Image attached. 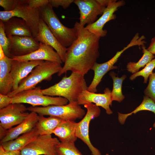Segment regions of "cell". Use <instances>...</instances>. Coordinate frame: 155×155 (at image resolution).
Wrapping results in <instances>:
<instances>
[{"instance_id":"cell-10","label":"cell","mask_w":155,"mask_h":155,"mask_svg":"<svg viewBox=\"0 0 155 155\" xmlns=\"http://www.w3.org/2000/svg\"><path fill=\"white\" fill-rule=\"evenodd\" d=\"M23 103H11L0 109V126L7 130L21 123L29 113Z\"/></svg>"},{"instance_id":"cell-21","label":"cell","mask_w":155,"mask_h":155,"mask_svg":"<svg viewBox=\"0 0 155 155\" xmlns=\"http://www.w3.org/2000/svg\"><path fill=\"white\" fill-rule=\"evenodd\" d=\"M1 21L7 37L15 36L33 37L29 28L22 19L13 17L7 20Z\"/></svg>"},{"instance_id":"cell-5","label":"cell","mask_w":155,"mask_h":155,"mask_svg":"<svg viewBox=\"0 0 155 155\" xmlns=\"http://www.w3.org/2000/svg\"><path fill=\"white\" fill-rule=\"evenodd\" d=\"M27 110L38 115H48L59 118L64 121H74L83 118L86 114L85 111L77 101L69 102L63 105H50L46 107L30 106Z\"/></svg>"},{"instance_id":"cell-18","label":"cell","mask_w":155,"mask_h":155,"mask_svg":"<svg viewBox=\"0 0 155 155\" xmlns=\"http://www.w3.org/2000/svg\"><path fill=\"white\" fill-rule=\"evenodd\" d=\"M44 61L40 60L20 61L13 59L11 71L13 80L12 91L17 89L21 81L26 77L36 66Z\"/></svg>"},{"instance_id":"cell-36","label":"cell","mask_w":155,"mask_h":155,"mask_svg":"<svg viewBox=\"0 0 155 155\" xmlns=\"http://www.w3.org/2000/svg\"><path fill=\"white\" fill-rule=\"evenodd\" d=\"M0 155H22L20 151H6L0 146Z\"/></svg>"},{"instance_id":"cell-6","label":"cell","mask_w":155,"mask_h":155,"mask_svg":"<svg viewBox=\"0 0 155 155\" xmlns=\"http://www.w3.org/2000/svg\"><path fill=\"white\" fill-rule=\"evenodd\" d=\"M40 87L22 91L11 97V103L30 104L33 106H41L63 105L68 104V100L61 97H54L43 94Z\"/></svg>"},{"instance_id":"cell-38","label":"cell","mask_w":155,"mask_h":155,"mask_svg":"<svg viewBox=\"0 0 155 155\" xmlns=\"http://www.w3.org/2000/svg\"><path fill=\"white\" fill-rule=\"evenodd\" d=\"M7 130L0 126V139L2 140L5 136Z\"/></svg>"},{"instance_id":"cell-37","label":"cell","mask_w":155,"mask_h":155,"mask_svg":"<svg viewBox=\"0 0 155 155\" xmlns=\"http://www.w3.org/2000/svg\"><path fill=\"white\" fill-rule=\"evenodd\" d=\"M147 49L153 55L155 54V36L151 40L149 46Z\"/></svg>"},{"instance_id":"cell-35","label":"cell","mask_w":155,"mask_h":155,"mask_svg":"<svg viewBox=\"0 0 155 155\" xmlns=\"http://www.w3.org/2000/svg\"><path fill=\"white\" fill-rule=\"evenodd\" d=\"M11 97L7 95L0 94V109H2L11 104Z\"/></svg>"},{"instance_id":"cell-20","label":"cell","mask_w":155,"mask_h":155,"mask_svg":"<svg viewBox=\"0 0 155 155\" xmlns=\"http://www.w3.org/2000/svg\"><path fill=\"white\" fill-rule=\"evenodd\" d=\"M13 59L6 56L0 60V94L7 95L12 91L13 80L11 74Z\"/></svg>"},{"instance_id":"cell-14","label":"cell","mask_w":155,"mask_h":155,"mask_svg":"<svg viewBox=\"0 0 155 155\" xmlns=\"http://www.w3.org/2000/svg\"><path fill=\"white\" fill-rule=\"evenodd\" d=\"M125 4L123 1L110 0L101 16L94 23L87 25L85 27L86 28L100 37L106 36L107 31L103 29L104 25L108 22L115 18L116 16L114 13L119 7Z\"/></svg>"},{"instance_id":"cell-15","label":"cell","mask_w":155,"mask_h":155,"mask_svg":"<svg viewBox=\"0 0 155 155\" xmlns=\"http://www.w3.org/2000/svg\"><path fill=\"white\" fill-rule=\"evenodd\" d=\"M104 93H96L91 92L87 90L83 91L79 95L77 102L80 105L86 104L94 103L98 106L104 108L106 113L111 115L113 113L110 106L112 105L111 91L108 88H105Z\"/></svg>"},{"instance_id":"cell-26","label":"cell","mask_w":155,"mask_h":155,"mask_svg":"<svg viewBox=\"0 0 155 155\" xmlns=\"http://www.w3.org/2000/svg\"><path fill=\"white\" fill-rule=\"evenodd\" d=\"M142 47L143 54L140 59L137 62H130L127 65L129 72L133 73L138 72L141 68L144 67L154 58V55L147 50L145 46Z\"/></svg>"},{"instance_id":"cell-33","label":"cell","mask_w":155,"mask_h":155,"mask_svg":"<svg viewBox=\"0 0 155 155\" xmlns=\"http://www.w3.org/2000/svg\"><path fill=\"white\" fill-rule=\"evenodd\" d=\"M73 0H49V2L53 7L58 8L61 6L63 9H66L74 2Z\"/></svg>"},{"instance_id":"cell-29","label":"cell","mask_w":155,"mask_h":155,"mask_svg":"<svg viewBox=\"0 0 155 155\" xmlns=\"http://www.w3.org/2000/svg\"><path fill=\"white\" fill-rule=\"evenodd\" d=\"M155 67V59H153L148 63L142 70L131 75L129 78L130 79L133 80L137 77L141 76L144 78V83H146L148 78L152 73V71Z\"/></svg>"},{"instance_id":"cell-7","label":"cell","mask_w":155,"mask_h":155,"mask_svg":"<svg viewBox=\"0 0 155 155\" xmlns=\"http://www.w3.org/2000/svg\"><path fill=\"white\" fill-rule=\"evenodd\" d=\"M13 17L20 18L24 20L29 28L33 37L36 38L41 18L39 8H32L28 6L26 0H18L15 7L12 11H0V20H6Z\"/></svg>"},{"instance_id":"cell-27","label":"cell","mask_w":155,"mask_h":155,"mask_svg":"<svg viewBox=\"0 0 155 155\" xmlns=\"http://www.w3.org/2000/svg\"><path fill=\"white\" fill-rule=\"evenodd\" d=\"M109 75L113 82V87L111 92L112 100L119 102H121L125 98L122 93V85L123 81L126 78V75H123L121 77L116 76L117 74L113 71H111Z\"/></svg>"},{"instance_id":"cell-2","label":"cell","mask_w":155,"mask_h":155,"mask_svg":"<svg viewBox=\"0 0 155 155\" xmlns=\"http://www.w3.org/2000/svg\"><path fill=\"white\" fill-rule=\"evenodd\" d=\"M84 76L72 72L68 77L65 75L57 83L47 88L42 89L44 95L59 96L67 99L69 102L77 101L81 93L88 88Z\"/></svg>"},{"instance_id":"cell-23","label":"cell","mask_w":155,"mask_h":155,"mask_svg":"<svg viewBox=\"0 0 155 155\" xmlns=\"http://www.w3.org/2000/svg\"><path fill=\"white\" fill-rule=\"evenodd\" d=\"M77 123L74 121H63L54 131L53 133L58 137L60 142L75 143Z\"/></svg>"},{"instance_id":"cell-12","label":"cell","mask_w":155,"mask_h":155,"mask_svg":"<svg viewBox=\"0 0 155 155\" xmlns=\"http://www.w3.org/2000/svg\"><path fill=\"white\" fill-rule=\"evenodd\" d=\"M73 3L79 10V22L83 26L94 22L98 16L103 14L106 7L100 4L97 0H75Z\"/></svg>"},{"instance_id":"cell-40","label":"cell","mask_w":155,"mask_h":155,"mask_svg":"<svg viewBox=\"0 0 155 155\" xmlns=\"http://www.w3.org/2000/svg\"><path fill=\"white\" fill-rule=\"evenodd\" d=\"M5 56L3 51L0 45V60L3 59Z\"/></svg>"},{"instance_id":"cell-17","label":"cell","mask_w":155,"mask_h":155,"mask_svg":"<svg viewBox=\"0 0 155 155\" xmlns=\"http://www.w3.org/2000/svg\"><path fill=\"white\" fill-rule=\"evenodd\" d=\"M12 58L20 61H48L60 64L63 62L59 55L53 47L41 42H39L38 49L34 52L27 55L13 57Z\"/></svg>"},{"instance_id":"cell-19","label":"cell","mask_w":155,"mask_h":155,"mask_svg":"<svg viewBox=\"0 0 155 155\" xmlns=\"http://www.w3.org/2000/svg\"><path fill=\"white\" fill-rule=\"evenodd\" d=\"M38 116L36 113L31 112L21 123L7 130L5 136L0 140V144L14 140L22 134L32 130L35 127Z\"/></svg>"},{"instance_id":"cell-22","label":"cell","mask_w":155,"mask_h":155,"mask_svg":"<svg viewBox=\"0 0 155 155\" xmlns=\"http://www.w3.org/2000/svg\"><path fill=\"white\" fill-rule=\"evenodd\" d=\"M39 135L35 127L16 139L0 144L6 151H20L34 140Z\"/></svg>"},{"instance_id":"cell-39","label":"cell","mask_w":155,"mask_h":155,"mask_svg":"<svg viewBox=\"0 0 155 155\" xmlns=\"http://www.w3.org/2000/svg\"><path fill=\"white\" fill-rule=\"evenodd\" d=\"M98 2L102 6L106 7L108 5L110 0H97Z\"/></svg>"},{"instance_id":"cell-13","label":"cell","mask_w":155,"mask_h":155,"mask_svg":"<svg viewBox=\"0 0 155 155\" xmlns=\"http://www.w3.org/2000/svg\"><path fill=\"white\" fill-rule=\"evenodd\" d=\"M9 50L11 58L28 55L38 49L39 42L32 36H9Z\"/></svg>"},{"instance_id":"cell-16","label":"cell","mask_w":155,"mask_h":155,"mask_svg":"<svg viewBox=\"0 0 155 155\" xmlns=\"http://www.w3.org/2000/svg\"><path fill=\"white\" fill-rule=\"evenodd\" d=\"M35 38L38 42L53 47L59 55L63 62H64L67 48L61 44L41 18L39 24L38 32Z\"/></svg>"},{"instance_id":"cell-9","label":"cell","mask_w":155,"mask_h":155,"mask_svg":"<svg viewBox=\"0 0 155 155\" xmlns=\"http://www.w3.org/2000/svg\"><path fill=\"white\" fill-rule=\"evenodd\" d=\"M60 142L51 135H39L21 150L22 155H57L56 147Z\"/></svg>"},{"instance_id":"cell-8","label":"cell","mask_w":155,"mask_h":155,"mask_svg":"<svg viewBox=\"0 0 155 155\" xmlns=\"http://www.w3.org/2000/svg\"><path fill=\"white\" fill-rule=\"evenodd\" d=\"M84 106L87 109V112L82 120L77 123L76 136L87 146L92 155H101L100 151L91 143L89 136L90 122L92 119L100 115V110L98 106L92 103L86 104Z\"/></svg>"},{"instance_id":"cell-1","label":"cell","mask_w":155,"mask_h":155,"mask_svg":"<svg viewBox=\"0 0 155 155\" xmlns=\"http://www.w3.org/2000/svg\"><path fill=\"white\" fill-rule=\"evenodd\" d=\"M77 38L67 48L64 64L58 75L60 76L69 71L84 76L96 62L100 53V37L90 32L78 22L74 26Z\"/></svg>"},{"instance_id":"cell-24","label":"cell","mask_w":155,"mask_h":155,"mask_svg":"<svg viewBox=\"0 0 155 155\" xmlns=\"http://www.w3.org/2000/svg\"><path fill=\"white\" fill-rule=\"evenodd\" d=\"M63 121L55 117L49 116L46 117L43 115H38L35 127L39 135H51Z\"/></svg>"},{"instance_id":"cell-11","label":"cell","mask_w":155,"mask_h":155,"mask_svg":"<svg viewBox=\"0 0 155 155\" xmlns=\"http://www.w3.org/2000/svg\"><path fill=\"white\" fill-rule=\"evenodd\" d=\"M138 45V41L135 39L133 38L126 46L121 51H118L113 57L109 60L101 63L96 62L91 69L94 71V77L87 90L91 92H96L97 87L101 82L104 76L109 71L117 68V67L114 66V65L117 62L121 54L129 48Z\"/></svg>"},{"instance_id":"cell-3","label":"cell","mask_w":155,"mask_h":155,"mask_svg":"<svg viewBox=\"0 0 155 155\" xmlns=\"http://www.w3.org/2000/svg\"><path fill=\"white\" fill-rule=\"evenodd\" d=\"M41 18L46 23L53 34L64 47H69L77 38V32L74 27L69 28L60 22L49 3L39 8Z\"/></svg>"},{"instance_id":"cell-32","label":"cell","mask_w":155,"mask_h":155,"mask_svg":"<svg viewBox=\"0 0 155 155\" xmlns=\"http://www.w3.org/2000/svg\"><path fill=\"white\" fill-rule=\"evenodd\" d=\"M18 1V0H0V5L3 8V11H11L14 9Z\"/></svg>"},{"instance_id":"cell-31","label":"cell","mask_w":155,"mask_h":155,"mask_svg":"<svg viewBox=\"0 0 155 155\" xmlns=\"http://www.w3.org/2000/svg\"><path fill=\"white\" fill-rule=\"evenodd\" d=\"M145 96L152 99L155 102V72L149 76L148 84L144 91Z\"/></svg>"},{"instance_id":"cell-30","label":"cell","mask_w":155,"mask_h":155,"mask_svg":"<svg viewBox=\"0 0 155 155\" xmlns=\"http://www.w3.org/2000/svg\"><path fill=\"white\" fill-rule=\"evenodd\" d=\"M0 45L2 47L5 56L11 58L9 50V40L5 31L2 21L0 20Z\"/></svg>"},{"instance_id":"cell-34","label":"cell","mask_w":155,"mask_h":155,"mask_svg":"<svg viewBox=\"0 0 155 155\" xmlns=\"http://www.w3.org/2000/svg\"><path fill=\"white\" fill-rule=\"evenodd\" d=\"M28 6L33 9L39 8L49 3L48 0H26Z\"/></svg>"},{"instance_id":"cell-25","label":"cell","mask_w":155,"mask_h":155,"mask_svg":"<svg viewBox=\"0 0 155 155\" xmlns=\"http://www.w3.org/2000/svg\"><path fill=\"white\" fill-rule=\"evenodd\" d=\"M148 111L154 113L155 115V102L149 97L145 96L141 104L132 112L126 114H122L118 112V120L121 124L124 123L127 118L133 114H135L138 112L142 111ZM155 128V121L153 125Z\"/></svg>"},{"instance_id":"cell-28","label":"cell","mask_w":155,"mask_h":155,"mask_svg":"<svg viewBox=\"0 0 155 155\" xmlns=\"http://www.w3.org/2000/svg\"><path fill=\"white\" fill-rule=\"evenodd\" d=\"M56 151L57 155H83L74 143L60 142L56 147Z\"/></svg>"},{"instance_id":"cell-4","label":"cell","mask_w":155,"mask_h":155,"mask_svg":"<svg viewBox=\"0 0 155 155\" xmlns=\"http://www.w3.org/2000/svg\"><path fill=\"white\" fill-rule=\"evenodd\" d=\"M62 67L61 64L48 61L43 62L36 66L19 84L18 88L12 91L7 95L12 97L23 90L34 88L43 80L49 81L52 76L58 73Z\"/></svg>"}]
</instances>
